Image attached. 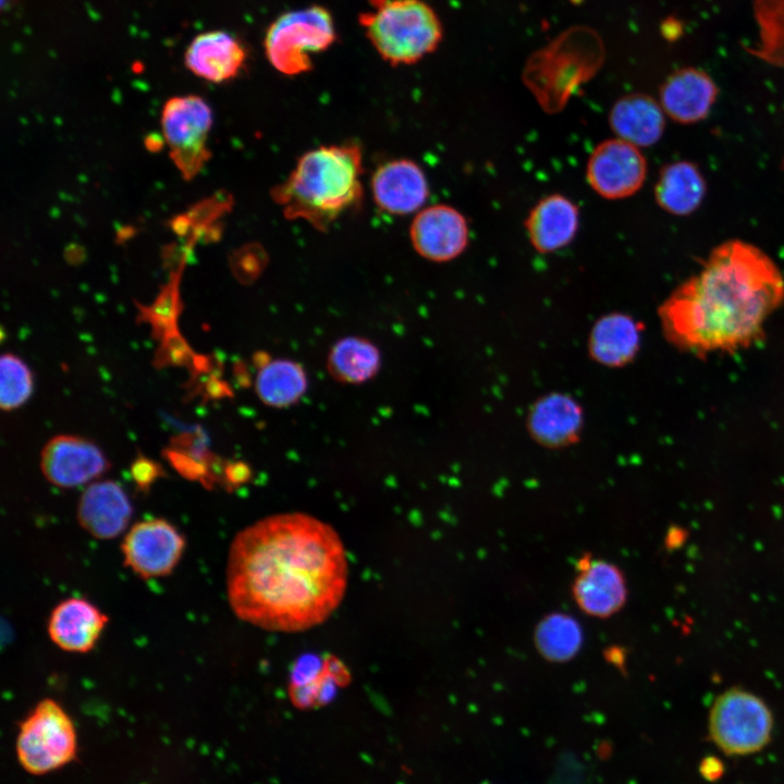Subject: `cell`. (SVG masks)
I'll return each instance as SVG.
<instances>
[{
  "label": "cell",
  "instance_id": "3957f363",
  "mask_svg": "<svg viewBox=\"0 0 784 784\" xmlns=\"http://www.w3.org/2000/svg\"><path fill=\"white\" fill-rule=\"evenodd\" d=\"M360 175L358 146H322L304 154L271 195L287 219L304 220L324 231L360 201Z\"/></svg>",
  "mask_w": 784,
  "mask_h": 784
},
{
  "label": "cell",
  "instance_id": "7a4b0ae2",
  "mask_svg": "<svg viewBox=\"0 0 784 784\" xmlns=\"http://www.w3.org/2000/svg\"><path fill=\"white\" fill-rule=\"evenodd\" d=\"M784 301V277L758 246L733 238L716 245L698 273L660 307L667 339L688 352H732L758 339Z\"/></svg>",
  "mask_w": 784,
  "mask_h": 784
},
{
  "label": "cell",
  "instance_id": "44dd1931",
  "mask_svg": "<svg viewBox=\"0 0 784 784\" xmlns=\"http://www.w3.org/2000/svg\"><path fill=\"white\" fill-rule=\"evenodd\" d=\"M707 192L699 168L686 160L664 166L654 185V198L664 211L688 216L699 208Z\"/></svg>",
  "mask_w": 784,
  "mask_h": 784
},
{
  "label": "cell",
  "instance_id": "cb8c5ba5",
  "mask_svg": "<svg viewBox=\"0 0 784 784\" xmlns=\"http://www.w3.org/2000/svg\"><path fill=\"white\" fill-rule=\"evenodd\" d=\"M299 662L292 674L290 695L293 703L308 709L328 703L341 685V665L330 660Z\"/></svg>",
  "mask_w": 784,
  "mask_h": 784
},
{
  "label": "cell",
  "instance_id": "277c9868",
  "mask_svg": "<svg viewBox=\"0 0 784 784\" xmlns=\"http://www.w3.org/2000/svg\"><path fill=\"white\" fill-rule=\"evenodd\" d=\"M381 58L393 65L417 62L441 41L442 24L421 0H387L360 17Z\"/></svg>",
  "mask_w": 784,
  "mask_h": 784
},
{
  "label": "cell",
  "instance_id": "e0dca14e",
  "mask_svg": "<svg viewBox=\"0 0 784 784\" xmlns=\"http://www.w3.org/2000/svg\"><path fill=\"white\" fill-rule=\"evenodd\" d=\"M109 617L83 598H69L58 603L48 620L51 641L68 652L85 653L97 644Z\"/></svg>",
  "mask_w": 784,
  "mask_h": 784
},
{
  "label": "cell",
  "instance_id": "ba28073f",
  "mask_svg": "<svg viewBox=\"0 0 784 784\" xmlns=\"http://www.w3.org/2000/svg\"><path fill=\"white\" fill-rule=\"evenodd\" d=\"M211 125L212 111L197 95L175 96L163 106V136L173 162L186 180L193 179L209 158L206 142Z\"/></svg>",
  "mask_w": 784,
  "mask_h": 784
},
{
  "label": "cell",
  "instance_id": "d6986e66",
  "mask_svg": "<svg viewBox=\"0 0 784 784\" xmlns=\"http://www.w3.org/2000/svg\"><path fill=\"white\" fill-rule=\"evenodd\" d=\"M579 224L577 206L561 194L540 199L530 210L525 226L532 247L553 253L568 245Z\"/></svg>",
  "mask_w": 784,
  "mask_h": 784
},
{
  "label": "cell",
  "instance_id": "d4e9b609",
  "mask_svg": "<svg viewBox=\"0 0 784 784\" xmlns=\"http://www.w3.org/2000/svg\"><path fill=\"white\" fill-rule=\"evenodd\" d=\"M757 40L746 51L779 68H784V0H754Z\"/></svg>",
  "mask_w": 784,
  "mask_h": 784
},
{
  "label": "cell",
  "instance_id": "1f68e13d",
  "mask_svg": "<svg viewBox=\"0 0 784 784\" xmlns=\"http://www.w3.org/2000/svg\"><path fill=\"white\" fill-rule=\"evenodd\" d=\"M164 340L163 348L159 356L160 360L180 364L188 358L191 354L189 347L177 331L167 335Z\"/></svg>",
  "mask_w": 784,
  "mask_h": 784
},
{
  "label": "cell",
  "instance_id": "4316f807",
  "mask_svg": "<svg viewBox=\"0 0 784 784\" xmlns=\"http://www.w3.org/2000/svg\"><path fill=\"white\" fill-rule=\"evenodd\" d=\"M540 654L551 662L571 660L580 649L583 632L579 624L564 613H552L540 621L535 630Z\"/></svg>",
  "mask_w": 784,
  "mask_h": 784
},
{
  "label": "cell",
  "instance_id": "f546056e",
  "mask_svg": "<svg viewBox=\"0 0 784 784\" xmlns=\"http://www.w3.org/2000/svg\"><path fill=\"white\" fill-rule=\"evenodd\" d=\"M177 310L176 295L167 291L154 306L147 308L142 316L149 321L157 336H167L174 330Z\"/></svg>",
  "mask_w": 784,
  "mask_h": 784
},
{
  "label": "cell",
  "instance_id": "83f0119b",
  "mask_svg": "<svg viewBox=\"0 0 784 784\" xmlns=\"http://www.w3.org/2000/svg\"><path fill=\"white\" fill-rule=\"evenodd\" d=\"M329 366L339 379L359 383L370 379L380 366L378 348L360 338H346L331 350Z\"/></svg>",
  "mask_w": 784,
  "mask_h": 784
},
{
  "label": "cell",
  "instance_id": "ffe728a7",
  "mask_svg": "<svg viewBox=\"0 0 784 784\" xmlns=\"http://www.w3.org/2000/svg\"><path fill=\"white\" fill-rule=\"evenodd\" d=\"M609 123L617 138L637 147H649L662 137L665 113L659 101L645 94H629L612 106Z\"/></svg>",
  "mask_w": 784,
  "mask_h": 784
},
{
  "label": "cell",
  "instance_id": "4fadbf2b",
  "mask_svg": "<svg viewBox=\"0 0 784 784\" xmlns=\"http://www.w3.org/2000/svg\"><path fill=\"white\" fill-rule=\"evenodd\" d=\"M719 88L712 77L696 68L673 72L660 87V105L669 118L681 124L705 120L716 101Z\"/></svg>",
  "mask_w": 784,
  "mask_h": 784
},
{
  "label": "cell",
  "instance_id": "8fae6325",
  "mask_svg": "<svg viewBox=\"0 0 784 784\" xmlns=\"http://www.w3.org/2000/svg\"><path fill=\"white\" fill-rule=\"evenodd\" d=\"M40 466L52 485L74 488L102 475L109 462L93 442L74 436H58L45 445Z\"/></svg>",
  "mask_w": 784,
  "mask_h": 784
},
{
  "label": "cell",
  "instance_id": "30bf717a",
  "mask_svg": "<svg viewBox=\"0 0 784 784\" xmlns=\"http://www.w3.org/2000/svg\"><path fill=\"white\" fill-rule=\"evenodd\" d=\"M586 176L601 197L622 199L641 188L647 176V161L639 147L621 138L607 139L591 152Z\"/></svg>",
  "mask_w": 784,
  "mask_h": 784
},
{
  "label": "cell",
  "instance_id": "2e32d148",
  "mask_svg": "<svg viewBox=\"0 0 784 784\" xmlns=\"http://www.w3.org/2000/svg\"><path fill=\"white\" fill-rule=\"evenodd\" d=\"M573 584L577 605L595 617H608L625 603L626 585L620 568L607 561L584 558Z\"/></svg>",
  "mask_w": 784,
  "mask_h": 784
},
{
  "label": "cell",
  "instance_id": "9a60e30c",
  "mask_svg": "<svg viewBox=\"0 0 784 784\" xmlns=\"http://www.w3.org/2000/svg\"><path fill=\"white\" fill-rule=\"evenodd\" d=\"M371 192L377 206L393 215L416 211L429 193L425 173L417 163L407 159L380 166L372 175Z\"/></svg>",
  "mask_w": 784,
  "mask_h": 784
},
{
  "label": "cell",
  "instance_id": "ac0fdd59",
  "mask_svg": "<svg viewBox=\"0 0 784 784\" xmlns=\"http://www.w3.org/2000/svg\"><path fill=\"white\" fill-rule=\"evenodd\" d=\"M246 60L243 45L230 33L208 30L196 35L184 53L185 66L211 83L234 78Z\"/></svg>",
  "mask_w": 784,
  "mask_h": 784
},
{
  "label": "cell",
  "instance_id": "8992f818",
  "mask_svg": "<svg viewBox=\"0 0 784 784\" xmlns=\"http://www.w3.org/2000/svg\"><path fill=\"white\" fill-rule=\"evenodd\" d=\"M773 718L762 699L739 688L721 694L713 702L708 731L713 744L725 755L747 756L770 742Z\"/></svg>",
  "mask_w": 784,
  "mask_h": 784
},
{
  "label": "cell",
  "instance_id": "52a82bcc",
  "mask_svg": "<svg viewBox=\"0 0 784 784\" xmlns=\"http://www.w3.org/2000/svg\"><path fill=\"white\" fill-rule=\"evenodd\" d=\"M16 751L22 767L44 774L70 762L76 751L72 720L53 699H44L21 723Z\"/></svg>",
  "mask_w": 784,
  "mask_h": 784
},
{
  "label": "cell",
  "instance_id": "484cf974",
  "mask_svg": "<svg viewBox=\"0 0 784 784\" xmlns=\"http://www.w3.org/2000/svg\"><path fill=\"white\" fill-rule=\"evenodd\" d=\"M306 384L304 369L287 359H277L265 365L256 379V390L261 401L275 407L297 401L305 392Z\"/></svg>",
  "mask_w": 784,
  "mask_h": 784
},
{
  "label": "cell",
  "instance_id": "603a6c76",
  "mask_svg": "<svg viewBox=\"0 0 784 784\" xmlns=\"http://www.w3.org/2000/svg\"><path fill=\"white\" fill-rule=\"evenodd\" d=\"M640 343L638 323L625 314H610L592 328L589 348L592 357L607 366H622L637 353Z\"/></svg>",
  "mask_w": 784,
  "mask_h": 784
},
{
  "label": "cell",
  "instance_id": "9c48e42d",
  "mask_svg": "<svg viewBox=\"0 0 784 784\" xmlns=\"http://www.w3.org/2000/svg\"><path fill=\"white\" fill-rule=\"evenodd\" d=\"M186 547L185 537L163 518L134 524L121 544L124 566L142 579L170 575L177 566Z\"/></svg>",
  "mask_w": 784,
  "mask_h": 784
},
{
  "label": "cell",
  "instance_id": "5bb4252c",
  "mask_svg": "<svg viewBox=\"0 0 784 784\" xmlns=\"http://www.w3.org/2000/svg\"><path fill=\"white\" fill-rule=\"evenodd\" d=\"M131 501L123 488L111 480L89 485L77 506L81 527L94 538L108 540L122 534L132 517Z\"/></svg>",
  "mask_w": 784,
  "mask_h": 784
},
{
  "label": "cell",
  "instance_id": "7c38bea8",
  "mask_svg": "<svg viewBox=\"0 0 784 784\" xmlns=\"http://www.w3.org/2000/svg\"><path fill=\"white\" fill-rule=\"evenodd\" d=\"M415 250L432 261H449L461 255L468 244L465 217L448 205H433L415 217L411 225Z\"/></svg>",
  "mask_w": 784,
  "mask_h": 784
},
{
  "label": "cell",
  "instance_id": "5b68a950",
  "mask_svg": "<svg viewBox=\"0 0 784 784\" xmlns=\"http://www.w3.org/2000/svg\"><path fill=\"white\" fill-rule=\"evenodd\" d=\"M335 28L330 12L319 5L285 12L268 27L264 46L279 72L295 75L311 69L310 54L330 47Z\"/></svg>",
  "mask_w": 784,
  "mask_h": 784
},
{
  "label": "cell",
  "instance_id": "6da1fadb",
  "mask_svg": "<svg viewBox=\"0 0 784 784\" xmlns=\"http://www.w3.org/2000/svg\"><path fill=\"white\" fill-rule=\"evenodd\" d=\"M347 579L339 534L309 514L264 517L238 531L229 548V604L238 618L269 632L322 624L341 604Z\"/></svg>",
  "mask_w": 784,
  "mask_h": 784
},
{
  "label": "cell",
  "instance_id": "4dcf8cb0",
  "mask_svg": "<svg viewBox=\"0 0 784 784\" xmlns=\"http://www.w3.org/2000/svg\"><path fill=\"white\" fill-rule=\"evenodd\" d=\"M131 475L137 488L142 491H147L164 473L158 463L143 455H138L131 465Z\"/></svg>",
  "mask_w": 784,
  "mask_h": 784
},
{
  "label": "cell",
  "instance_id": "7402d4cb",
  "mask_svg": "<svg viewBox=\"0 0 784 784\" xmlns=\"http://www.w3.org/2000/svg\"><path fill=\"white\" fill-rule=\"evenodd\" d=\"M581 421L577 403L564 394L553 393L535 404L529 415V429L540 443L560 446L575 440Z\"/></svg>",
  "mask_w": 784,
  "mask_h": 784
},
{
  "label": "cell",
  "instance_id": "f1b7e54d",
  "mask_svg": "<svg viewBox=\"0 0 784 784\" xmlns=\"http://www.w3.org/2000/svg\"><path fill=\"white\" fill-rule=\"evenodd\" d=\"M33 392L29 368L17 356L4 354L0 360V405L4 411L21 406Z\"/></svg>",
  "mask_w": 784,
  "mask_h": 784
}]
</instances>
